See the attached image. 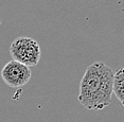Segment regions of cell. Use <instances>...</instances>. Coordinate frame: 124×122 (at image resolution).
<instances>
[{
  "label": "cell",
  "instance_id": "6da1fadb",
  "mask_svg": "<svg viewBox=\"0 0 124 122\" xmlns=\"http://www.w3.org/2000/svg\"><path fill=\"white\" fill-rule=\"evenodd\" d=\"M114 70L103 62L89 65L80 82L78 100L89 110H101L111 103Z\"/></svg>",
  "mask_w": 124,
  "mask_h": 122
},
{
  "label": "cell",
  "instance_id": "7a4b0ae2",
  "mask_svg": "<svg viewBox=\"0 0 124 122\" xmlns=\"http://www.w3.org/2000/svg\"><path fill=\"white\" fill-rule=\"evenodd\" d=\"M10 53L13 61L24 66H36L40 59V47L31 37H18L10 46Z\"/></svg>",
  "mask_w": 124,
  "mask_h": 122
},
{
  "label": "cell",
  "instance_id": "277c9868",
  "mask_svg": "<svg viewBox=\"0 0 124 122\" xmlns=\"http://www.w3.org/2000/svg\"><path fill=\"white\" fill-rule=\"evenodd\" d=\"M124 69L119 67L112 75V95L116 96L120 104L124 106Z\"/></svg>",
  "mask_w": 124,
  "mask_h": 122
},
{
  "label": "cell",
  "instance_id": "3957f363",
  "mask_svg": "<svg viewBox=\"0 0 124 122\" xmlns=\"http://www.w3.org/2000/svg\"><path fill=\"white\" fill-rule=\"evenodd\" d=\"M32 76L30 67L24 66L16 61H10L1 70V78L8 86L12 88H20L29 83Z\"/></svg>",
  "mask_w": 124,
  "mask_h": 122
}]
</instances>
